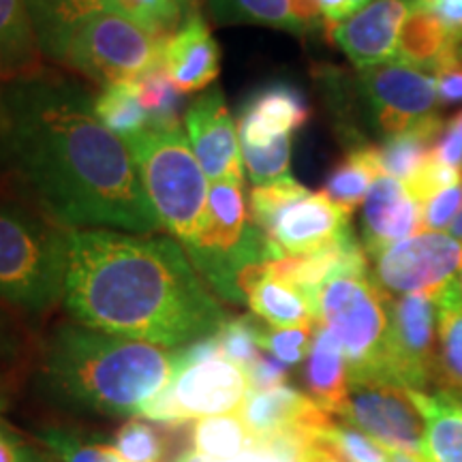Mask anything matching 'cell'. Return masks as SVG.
<instances>
[{"instance_id":"6da1fadb","label":"cell","mask_w":462,"mask_h":462,"mask_svg":"<svg viewBox=\"0 0 462 462\" xmlns=\"http://www.w3.org/2000/svg\"><path fill=\"white\" fill-rule=\"evenodd\" d=\"M0 189L69 231H165L95 92L50 67L0 84Z\"/></svg>"},{"instance_id":"7a4b0ae2","label":"cell","mask_w":462,"mask_h":462,"mask_svg":"<svg viewBox=\"0 0 462 462\" xmlns=\"http://www.w3.org/2000/svg\"><path fill=\"white\" fill-rule=\"evenodd\" d=\"M62 304L92 330L163 349L217 337L231 319L180 242L118 229L71 231Z\"/></svg>"},{"instance_id":"3957f363","label":"cell","mask_w":462,"mask_h":462,"mask_svg":"<svg viewBox=\"0 0 462 462\" xmlns=\"http://www.w3.org/2000/svg\"><path fill=\"white\" fill-rule=\"evenodd\" d=\"M173 379V349L58 323L42 346L37 388L78 413L137 418Z\"/></svg>"},{"instance_id":"277c9868","label":"cell","mask_w":462,"mask_h":462,"mask_svg":"<svg viewBox=\"0 0 462 462\" xmlns=\"http://www.w3.org/2000/svg\"><path fill=\"white\" fill-rule=\"evenodd\" d=\"M69 236L42 210L0 189V309L42 319L62 304Z\"/></svg>"},{"instance_id":"5b68a950","label":"cell","mask_w":462,"mask_h":462,"mask_svg":"<svg viewBox=\"0 0 462 462\" xmlns=\"http://www.w3.org/2000/svg\"><path fill=\"white\" fill-rule=\"evenodd\" d=\"M201 279L223 302L246 304L251 287L265 276L282 251L251 221L245 187L210 182L206 218L193 246L184 248Z\"/></svg>"},{"instance_id":"8992f818","label":"cell","mask_w":462,"mask_h":462,"mask_svg":"<svg viewBox=\"0 0 462 462\" xmlns=\"http://www.w3.org/2000/svg\"><path fill=\"white\" fill-rule=\"evenodd\" d=\"M142 187L157 212L163 229L189 248L198 240L206 218L210 180L190 150L187 133L176 129H148L126 140Z\"/></svg>"},{"instance_id":"52a82bcc","label":"cell","mask_w":462,"mask_h":462,"mask_svg":"<svg viewBox=\"0 0 462 462\" xmlns=\"http://www.w3.org/2000/svg\"><path fill=\"white\" fill-rule=\"evenodd\" d=\"M317 323L326 326L343 349L349 383L385 381L390 298L368 273H345L326 281L317 293Z\"/></svg>"},{"instance_id":"ba28073f","label":"cell","mask_w":462,"mask_h":462,"mask_svg":"<svg viewBox=\"0 0 462 462\" xmlns=\"http://www.w3.org/2000/svg\"><path fill=\"white\" fill-rule=\"evenodd\" d=\"M165 42L167 37L146 32L120 11H103L75 31L62 69L101 88L135 82L163 58Z\"/></svg>"},{"instance_id":"9c48e42d","label":"cell","mask_w":462,"mask_h":462,"mask_svg":"<svg viewBox=\"0 0 462 462\" xmlns=\"http://www.w3.org/2000/svg\"><path fill=\"white\" fill-rule=\"evenodd\" d=\"M354 86L368 125L383 140L439 114L435 73L409 67L401 60L360 69Z\"/></svg>"},{"instance_id":"30bf717a","label":"cell","mask_w":462,"mask_h":462,"mask_svg":"<svg viewBox=\"0 0 462 462\" xmlns=\"http://www.w3.org/2000/svg\"><path fill=\"white\" fill-rule=\"evenodd\" d=\"M248 392L251 383L245 368L217 356L173 374L170 385L143 409L142 418L184 424L189 420L238 413Z\"/></svg>"},{"instance_id":"8fae6325","label":"cell","mask_w":462,"mask_h":462,"mask_svg":"<svg viewBox=\"0 0 462 462\" xmlns=\"http://www.w3.org/2000/svg\"><path fill=\"white\" fill-rule=\"evenodd\" d=\"M437 293L390 298V330L385 345V381L413 392L439 388Z\"/></svg>"},{"instance_id":"7c38bea8","label":"cell","mask_w":462,"mask_h":462,"mask_svg":"<svg viewBox=\"0 0 462 462\" xmlns=\"http://www.w3.org/2000/svg\"><path fill=\"white\" fill-rule=\"evenodd\" d=\"M373 262L371 276L388 298L439 293L458 279L462 242L443 231H420L385 246Z\"/></svg>"},{"instance_id":"4fadbf2b","label":"cell","mask_w":462,"mask_h":462,"mask_svg":"<svg viewBox=\"0 0 462 462\" xmlns=\"http://www.w3.org/2000/svg\"><path fill=\"white\" fill-rule=\"evenodd\" d=\"M338 418L390 452L424 460V420L409 390L379 381L349 383Z\"/></svg>"},{"instance_id":"5bb4252c","label":"cell","mask_w":462,"mask_h":462,"mask_svg":"<svg viewBox=\"0 0 462 462\" xmlns=\"http://www.w3.org/2000/svg\"><path fill=\"white\" fill-rule=\"evenodd\" d=\"M184 133L208 180L245 187L246 171L238 126L218 86L199 92V97L190 101L184 112Z\"/></svg>"},{"instance_id":"9a60e30c","label":"cell","mask_w":462,"mask_h":462,"mask_svg":"<svg viewBox=\"0 0 462 462\" xmlns=\"http://www.w3.org/2000/svg\"><path fill=\"white\" fill-rule=\"evenodd\" d=\"M282 255H309L343 240L351 231V212L323 193L306 189L263 229Z\"/></svg>"},{"instance_id":"2e32d148","label":"cell","mask_w":462,"mask_h":462,"mask_svg":"<svg viewBox=\"0 0 462 462\" xmlns=\"http://www.w3.org/2000/svg\"><path fill=\"white\" fill-rule=\"evenodd\" d=\"M411 11V0H373L328 31L332 43L360 69L394 60L401 28Z\"/></svg>"},{"instance_id":"e0dca14e","label":"cell","mask_w":462,"mask_h":462,"mask_svg":"<svg viewBox=\"0 0 462 462\" xmlns=\"http://www.w3.org/2000/svg\"><path fill=\"white\" fill-rule=\"evenodd\" d=\"M310 120V106L300 86L274 79L259 86L242 103L238 137L242 146H268L282 135L302 131Z\"/></svg>"},{"instance_id":"ac0fdd59","label":"cell","mask_w":462,"mask_h":462,"mask_svg":"<svg viewBox=\"0 0 462 462\" xmlns=\"http://www.w3.org/2000/svg\"><path fill=\"white\" fill-rule=\"evenodd\" d=\"M421 231V204L404 182L381 173L362 204V246L368 257Z\"/></svg>"},{"instance_id":"d6986e66","label":"cell","mask_w":462,"mask_h":462,"mask_svg":"<svg viewBox=\"0 0 462 462\" xmlns=\"http://www.w3.org/2000/svg\"><path fill=\"white\" fill-rule=\"evenodd\" d=\"M163 62L171 82L182 92H204L221 73V48L206 15L190 11L167 37Z\"/></svg>"},{"instance_id":"ffe728a7","label":"cell","mask_w":462,"mask_h":462,"mask_svg":"<svg viewBox=\"0 0 462 462\" xmlns=\"http://www.w3.org/2000/svg\"><path fill=\"white\" fill-rule=\"evenodd\" d=\"M240 418L253 439L300 435L309 439L319 421L330 418L309 394L289 385L270 390H251L240 409Z\"/></svg>"},{"instance_id":"44dd1931","label":"cell","mask_w":462,"mask_h":462,"mask_svg":"<svg viewBox=\"0 0 462 462\" xmlns=\"http://www.w3.org/2000/svg\"><path fill=\"white\" fill-rule=\"evenodd\" d=\"M43 60L62 67L71 37L86 20L103 11H120L116 0H28Z\"/></svg>"},{"instance_id":"7402d4cb","label":"cell","mask_w":462,"mask_h":462,"mask_svg":"<svg viewBox=\"0 0 462 462\" xmlns=\"http://www.w3.org/2000/svg\"><path fill=\"white\" fill-rule=\"evenodd\" d=\"M304 385L317 407L338 418L349 396V368L338 340L321 323H317L313 345L306 356Z\"/></svg>"},{"instance_id":"603a6c76","label":"cell","mask_w":462,"mask_h":462,"mask_svg":"<svg viewBox=\"0 0 462 462\" xmlns=\"http://www.w3.org/2000/svg\"><path fill=\"white\" fill-rule=\"evenodd\" d=\"M28 0H0V84L45 69Z\"/></svg>"},{"instance_id":"cb8c5ba5","label":"cell","mask_w":462,"mask_h":462,"mask_svg":"<svg viewBox=\"0 0 462 462\" xmlns=\"http://www.w3.org/2000/svg\"><path fill=\"white\" fill-rule=\"evenodd\" d=\"M415 407L424 420V460L462 462V411L441 390L413 392Z\"/></svg>"},{"instance_id":"d4e9b609","label":"cell","mask_w":462,"mask_h":462,"mask_svg":"<svg viewBox=\"0 0 462 462\" xmlns=\"http://www.w3.org/2000/svg\"><path fill=\"white\" fill-rule=\"evenodd\" d=\"M452 42L446 26L435 15V11L426 5H413L407 20L401 28V37L396 45V58L404 65L421 69V71L435 73L441 65L443 56L452 48Z\"/></svg>"},{"instance_id":"484cf974","label":"cell","mask_w":462,"mask_h":462,"mask_svg":"<svg viewBox=\"0 0 462 462\" xmlns=\"http://www.w3.org/2000/svg\"><path fill=\"white\" fill-rule=\"evenodd\" d=\"M383 173L379 159V146L374 143H360V146L346 148L345 157L326 178V187L321 193L334 204L345 208L354 215V210L366 199L373 182Z\"/></svg>"},{"instance_id":"4316f807","label":"cell","mask_w":462,"mask_h":462,"mask_svg":"<svg viewBox=\"0 0 462 462\" xmlns=\"http://www.w3.org/2000/svg\"><path fill=\"white\" fill-rule=\"evenodd\" d=\"M248 309L270 328H300L317 323L313 300L298 287L263 276L246 296Z\"/></svg>"},{"instance_id":"83f0119b","label":"cell","mask_w":462,"mask_h":462,"mask_svg":"<svg viewBox=\"0 0 462 462\" xmlns=\"http://www.w3.org/2000/svg\"><path fill=\"white\" fill-rule=\"evenodd\" d=\"M443 125H446V120L435 114L411 126V129L385 137L379 146L381 170L385 176L407 182L429 161L432 148L441 135Z\"/></svg>"},{"instance_id":"f1b7e54d","label":"cell","mask_w":462,"mask_h":462,"mask_svg":"<svg viewBox=\"0 0 462 462\" xmlns=\"http://www.w3.org/2000/svg\"><path fill=\"white\" fill-rule=\"evenodd\" d=\"M439 388L462 390V293L458 279L437 293Z\"/></svg>"},{"instance_id":"f546056e","label":"cell","mask_w":462,"mask_h":462,"mask_svg":"<svg viewBox=\"0 0 462 462\" xmlns=\"http://www.w3.org/2000/svg\"><path fill=\"white\" fill-rule=\"evenodd\" d=\"M208 15L218 26H268L304 37V28L293 17L291 0H204Z\"/></svg>"},{"instance_id":"4dcf8cb0","label":"cell","mask_w":462,"mask_h":462,"mask_svg":"<svg viewBox=\"0 0 462 462\" xmlns=\"http://www.w3.org/2000/svg\"><path fill=\"white\" fill-rule=\"evenodd\" d=\"M95 114L120 140H131L150 126L135 82H118L95 95Z\"/></svg>"},{"instance_id":"1f68e13d","label":"cell","mask_w":462,"mask_h":462,"mask_svg":"<svg viewBox=\"0 0 462 462\" xmlns=\"http://www.w3.org/2000/svg\"><path fill=\"white\" fill-rule=\"evenodd\" d=\"M150 129H176L180 125L184 92L171 82L163 58L135 79Z\"/></svg>"},{"instance_id":"d6a6232c","label":"cell","mask_w":462,"mask_h":462,"mask_svg":"<svg viewBox=\"0 0 462 462\" xmlns=\"http://www.w3.org/2000/svg\"><path fill=\"white\" fill-rule=\"evenodd\" d=\"M253 443L240 413L201 418L193 426V448L212 460H236Z\"/></svg>"},{"instance_id":"836d02e7","label":"cell","mask_w":462,"mask_h":462,"mask_svg":"<svg viewBox=\"0 0 462 462\" xmlns=\"http://www.w3.org/2000/svg\"><path fill=\"white\" fill-rule=\"evenodd\" d=\"M309 439L330 449L338 462H392L390 449L379 446L377 441H373L371 437L346 421H338L334 415L319 421L310 430Z\"/></svg>"},{"instance_id":"e575fe53","label":"cell","mask_w":462,"mask_h":462,"mask_svg":"<svg viewBox=\"0 0 462 462\" xmlns=\"http://www.w3.org/2000/svg\"><path fill=\"white\" fill-rule=\"evenodd\" d=\"M34 437L54 462H126L114 446L88 441L58 426H42L34 430Z\"/></svg>"},{"instance_id":"d590c367","label":"cell","mask_w":462,"mask_h":462,"mask_svg":"<svg viewBox=\"0 0 462 462\" xmlns=\"http://www.w3.org/2000/svg\"><path fill=\"white\" fill-rule=\"evenodd\" d=\"M245 171L255 187L289 178L291 167V135H282L268 146H242Z\"/></svg>"},{"instance_id":"8d00e7d4","label":"cell","mask_w":462,"mask_h":462,"mask_svg":"<svg viewBox=\"0 0 462 462\" xmlns=\"http://www.w3.org/2000/svg\"><path fill=\"white\" fill-rule=\"evenodd\" d=\"M120 14L154 37H170L189 14L180 0H116Z\"/></svg>"},{"instance_id":"74e56055","label":"cell","mask_w":462,"mask_h":462,"mask_svg":"<svg viewBox=\"0 0 462 462\" xmlns=\"http://www.w3.org/2000/svg\"><path fill=\"white\" fill-rule=\"evenodd\" d=\"M262 328L253 317H231L225 323L223 330L217 334L218 349L225 360L238 364L246 371L257 356L262 354V345H259V337H262Z\"/></svg>"},{"instance_id":"f35d334b","label":"cell","mask_w":462,"mask_h":462,"mask_svg":"<svg viewBox=\"0 0 462 462\" xmlns=\"http://www.w3.org/2000/svg\"><path fill=\"white\" fill-rule=\"evenodd\" d=\"M112 446L126 462H161L165 452V439L148 421L131 418L116 432Z\"/></svg>"},{"instance_id":"ab89813d","label":"cell","mask_w":462,"mask_h":462,"mask_svg":"<svg viewBox=\"0 0 462 462\" xmlns=\"http://www.w3.org/2000/svg\"><path fill=\"white\" fill-rule=\"evenodd\" d=\"M317 323L300 328H262V337L259 345L265 354L274 356L276 360L285 364V366H296L309 356L310 345H313Z\"/></svg>"},{"instance_id":"60d3db41","label":"cell","mask_w":462,"mask_h":462,"mask_svg":"<svg viewBox=\"0 0 462 462\" xmlns=\"http://www.w3.org/2000/svg\"><path fill=\"white\" fill-rule=\"evenodd\" d=\"M304 190L306 187H302L291 176L263 184V187H253L251 193H248V217H251V221L259 229H265L282 208L291 199H296L300 193H304Z\"/></svg>"},{"instance_id":"b9f144b4","label":"cell","mask_w":462,"mask_h":462,"mask_svg":"<svg viewBox=\"0 0 462 462\" xmlns=\"http://www.w3.org/2000/svg\"><path fill=\"white\" fill-rule=\"evenodd\" d=\"M460 178H462L460 171L443 165L441 161L435 159V154H430L429 161H426V163L421 165L407 182H404V187L409 189V193H411L420 204H424V201L435 198L437 193H441L443 189L452 187V184L458 182Z\"/></svg>"},{"instance_id":"7bdbcfd3","label":"cell","mask_w":462,"mask_h":462,"mask_svg":"<svg viewBox=\"0 0 462 462\" xmlns=\"http://www.w3.org/2000/svg\"><path fill=\"white\" fill-rule=\"evenodd\" d=\"M462 210V178L421 204V231H446Z\"/></svg>"},{"instance_id":"ee69618b","label":"cell","mask_w":462,"mask_h":462,"mask_svg":"<svg viewBox=\"0 0 462 462\" xmlns=\"http://www.w3.org/2000/svg\"><path fill=\"white\" fill-rule=\"evenodd\" d=\"M439 103L456 106L462 103V43H454L443 56L441 65L435 71Z\"/></svg>"},{"instance_id":"f6af8a7d","label":"cell","mask_w":462,"mask_h":462,"mask_svg":"<svg viewBox=\"0 0 462 462\" xmlns=\"http://www.w3.org/2000/svg\"><path fill=\"white\" fill-rule=\"evenodd\" d=\"M0 462H54L50 456L37 448L34 443H28L24 435H20L14 426L0 418Z\"/></svg>"},{"instance_id":"bcb514c9","label":"cell","mask_w":462,"mask_h":462,"mask_svg":"<svg viewBox=\"0 0 462 462\" xmlns=\"http://www.w3.org/2000/svg\"><path fill=\"white\" fill-rule=\"evenodd\" d=\"M246 374L251 390H270L276 388V385H285L287 366L276 360L274 356L262 351V354L257 356V360L246 368Z\"/></svg>"},{"instance_id":"7dc6e473","label":"cell","mask_w":462,"mask_h":462,"mask_svg":"<svg viewBox=\"0 0 462 462\" xmlns=\"http://www.w3.org/2000/svg\"><path fill=\"white\" fill-rule=\"evenodd\" d=\"M432 154L443 165L462 171V131L454 123V118L446 120L441 135H439L435 148H432Z\"/></svg>"},{"instance_id":"c3c4849f","label":"cell","mask_w":462,"mask_h":462,"mask_svg":"<svg viewBox=\"0 0 462 462\" xmlns=\"http://www.w3.org/2000/svg\"><path fill=\"white\" fill-rule=\"evenodd\" d=\"M426 7L435 11V15L446 26L452 42L462 43V0H435Z\"/></svg>"},{"instance_id":"681fc988","label":"cell","mask_w":462,"mask_h":462,"mask_svg":"<svg viewBox=\"0 0 462 462\" xmlns=\"http://www.w3.org/2000/svg\"><path fill=\"white\" fill-rule=\"evenodd\" d=\"M22 354V340L15 326L11 323L7 310L0 309V364L15 362Z\"/></svg>"},{"instance_id":"f907efd6","label":"cell","mask_w":462,"mask_h":462,"mask_svg":"<svg viewBox=\"0 0 462 462\" xmlns=\"http://www.w3.org/2000/svg\"><path fill=\"white\" fill-rule=\"evenodd\" d=\"M291 11L306 34L317 31V28H326L317 0H291Z\"/></svg>"},{"instance_id":"816d5d0a","label":"cell","mask_w":462,"mask_h":462,"mask_svg":"<svg viewBox=\"0 0 462 462\" xmlns=\"http://www.w3.org/2000/svg\"><path fill=\"white\" fill-rule=\"evenodd\" d=\"M317 3H319L323 22H326V31H332L334 26L340 24L346 17L354 15L349 0H317Z\"/></svg>"},{"instance_id":"f5cc1de1","label":"cell","mask_w":462,"mask_h":462,"mask_svg":"<svg viewBox=\"0 0 462 462\" xmlns=\"http://www.w3.org/2000/svg\"><path fill=\"white\" fill-rule=\"evenodd\" d=\"M300 462H338V458L330 452V449L323 448L321 443L306 441L302 454H300Z\"/></svg>"},{"instance_id":"db71d44e","label":"cell","mask_w":462,"mask_h":462,"mask_svg":"<svg viewBox=\"0 0 462 462\" xmlns=\"http://www.w3.org/2000/svg\"><path fill=\"white\" fill-rule=\"evenodd\" d=\"M437 390H441L443 394H446L449 401H452L462 411V390H456V388H437Z\"/></svg>"},{"instance_id":"11a10c76","label":"cell","mask_w":462,"mask_h":462,"mask_svg":"<svg viewBox=\"0 0 462 462\" xmlns=\"http://www.w3.org/2000/svg\"><path fill=\"white\" fill-rule=\"evenodd\" d=\"M448 234L452 236V238L458 240V242H462V210H460V215L456 217V221H454L452 225H449Z\"/></svg>"},{"instance_id":"9f6ffc18","label":"cell","mask_w":462,"mask_h":462,"mask_svg":"<svg viewBox=\"0 0 462 462\" xmlns=\"http://www.w3.org/2000/svg\"><path fill=\"white\" fill-rule=\"evenodd\" d=\"M392 462H424V460H418L413 458V456H407L401 452H392Z\"/></svg>"},{"instance_id":"6f0895ef","label":"cell","mask_w":462,"mask_h":462,"mask_svg":"<svg viewBox=\"0 0 462 462\" xmlns=\"http://www.w3.org/2000/svg\"><path fill=\"white\" fill-rule=\"evenodd\" d=\"M199 3H201V0H180V5L184 7V11H187V14H190V11H198Z\"/></svg>"},{"instance_id":"680465c9","label":"cell","mask_w":462,"mask_h":462,"mask_svg":"<svg viewBox=\"0 0 462 462\" xmlns=\"http://www.w3.org/2000/svg\"><path fill=\"white\" fill-rule=\"evenodd\" d=\"M368 3H373V0H349V5H351V11H354V14H356V11H360V9L366 7Z\"/></svg>"},{"instance_id":"91938a15","label":"cell","mask_w":462,"mask_h":462,"mask_svg":"<svg viewBox=\"0 0 462 462\" xmlns=\"http://www.w3.org/2000/svg\"><path fill=\"white\" fill-rule=\"evenodd\" d=\"M454 123H456V125H458V129L462 131V112H460L458 116H454Z\"/></svg>"},{"instance_id":"94428289","label":"cell","mask_w":462,"mask_h":462,"mask_svg":"<svg viewBox=\"0 0 462 462\" xmlns=\"http://www.w3.org/2000/svg\"><path fill=\"white\" fill-rule=\"evenodd\" d=\"M413 5H430V3H435V0H411Z\"/></svg>"},{"instance_id":"6125c7cd","label":"cell","mask_w":462,"mask_h":462,"mask_svg":"<svg viewBox=\"0 0 462 462\" xmlns=\"http://www.w3.org/2000/svg\"><path fill=\"white\" fill-rule=\"evenodd\" d=\"M458 285H460V293H462V268H460V274H458Z\"/></svg>"}]
</instances>
